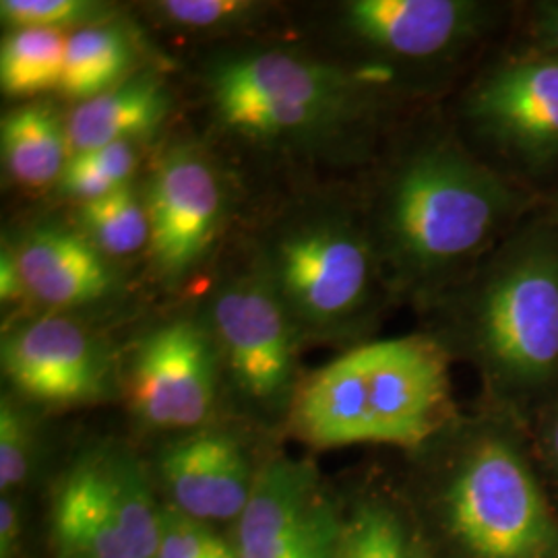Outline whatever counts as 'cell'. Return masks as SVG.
I'll return each mask as SVG.
<instances>
[{
  "instance_id": "obj_1",
  "label": "cell",
  "mask_w": 558,
  "mask_h": 558,
  "mask_svg": "<svg viewBox=\"0 0 558 558\" xmlns=\"http://www.w3.org/2000/svg\"><path fill=\"white\" fill-rule=\"evenodd\" d=\"M518 182L447 137L410 149L383 184L371 226L389 290L439 296L525 218Z\"/></svg>"
},
{
  "instance_id": "obj_2",
  "label": "cell",
  "mask_w": 558,
  "mask_h": 558,
  "mask_svg": "<svg viewBox=\"0 0 558 558\" xmlns=\"http://www.w3.org/2000/svg\"><path fill=\"white\" fill-rule=\"evenodd\" d=\"M449 416V352L428 336L356 345L315 373L292 401L294 433L317 449L420 447Z\"/></svg>"
},
{
  "instance_id": "obj_3",
  "label": "cell",
  "mask_w": 558,
  "mask_h": 558,
  "mask_svg": "<svg viewBox=\"0 0 558 558\" xmlns=\"http://www.w3.org/2000/svg\"><path fill=\"white\" fill-rule=\"evenodd\" d=\"M453 290L459 338L505 398L558 383V230L539 209Z\"/></svg>"
},
{
  "instance_id": "obj_4",
  "label": "cell",
  "mask_w": 558,
  "mask_h": 558,
  "mask_svg": "<svg viewBox=\"0 0 558 558\" xmlns=\"http://www.w3.org/2000/svg\"><path fill=\"white\" fill-rule=\"evenodd\" d=\"M260 274L299 329L341 333L373 317L387 288L373 230L352 214L325 209L281 226Z\"/></svg>"
},
{
  "instance_id": "obj_5",
  "label": "cell",
  "mask_w": 558,
  "mask_h": 558,
  "mask_svg": "<svg viewBox=\"0 0 558 558\" xmlns=\"http://www.w3.org/2000/svg\"><path fill=\"white\" fill-rule=\"evenodd\" d=\"M445 521L470 558H558V523L518 439L480 428L445 484Z\"/></svg>"
},
{
  "instance_id": "obj_6",
  "label": "cell",
  "mask_w": 558,
  "mask_h": 558,
  "mask_svg": "<svg viewBox=\"0 0 558 558\" xmlns=\"http://www.w3.org/2000/svg\"><path fill=\"white\" fill-rule=\"evenodd\" d=\"M207 87L221 126L269 143L327 135L366 108L356 77L281 50L223 57L209 69Z\"/></svg>"
},
{
  "instance_id": "obj_7",
  "label": "cell",
  "mask_w": 558,
  "mask_h": 558,
  "mask_svg": "<svg viewBox=\"0 0 558 558\" xmlns=\"http://www.w3.org/2000/svg\"><path fill=\"white\" fill-rule=\"evenodd\" d=\"M161 519L140 459L126 449L89 451L52 495V557L158 558Z\"/></svg>"
},
{
  "instance_id": "obj_8",
  "label": "cell",
  "mask_w": 558,
  "mask_h": 558,
  "mask_svg": "<svg viewBox=\"0 0 558 558\" xmlns=\"http://www.w3.org/2000/svg\"><path fill=\"white\" fill-rule=\"evenodd\" d=\"M463 117L488 149L519 172L558 166V59L519 48L470 87Z\"/></svg>"
},
{
  "instance_id": "obj_9",
  "label": "cell",
  "mask_w": 558,
  "mask_h": 558,
  "mask_svg": "<svg viewBox=\"0 0 558 558\" xmlns=\"http://www.w3.org/2000/svg\"><path fill=\"white\" fill-rule=\"evenodd\" d=\"M299 331L260 271L228 281L211 300L209 333L232 380L255 403H278L292 389Z\"/></svg>"
},
{
  "instance_id": "obj_10",
  "label": "cell",
  "mask_w": 558,
  "mask_h": 558,
  "mask_svg": "<svg viewBox=\"0 0 558 558\" xmlns=\"http://www.w3.org/2000/svg\"><path fill=\"white\" fill-rule=\"evenodd\" d=\"M343 523L306 459L265 463L236 521L239 558H338Z\"/></svg>"
},
{
  "instance_id": "obj_11",
  "label": "cell",
  "mask_w": 558,
  "mask_h": 558,
  "mask_svg": "<svg viewBox=\"0 0 558 558\" xmlns=\"http://www.w3.org/2000/svg\"><path fill=\"white\" fill-rule=\"evenodd\" d=\"M220 352L197 320L161 325L141 341L129 371L131 408L158 430H197L218 396Z\"/></svg>"
},
{
  "instance_id": "obj_12",
  "label": "cell",
  "mask_w": 558,
  "mask_h": 558,
  "mask_svg": "<svg viewBox=\"0 0 558 558\" xmlns=\"http://www.w3.org/2000/svg\"><path fill=\"white\" fill-rule=\"evenodd\" d=\"M149 257L161 278H186L220 234L226 197L218 172L195 147L161 156L147 195Z\"/></svg>"
},
{
  "instance_id": "obj_13",
  "label": "cell",
  "mask_w": 558,
  "mask_h": 558,
  "mask_svg": "<svg viewBox=\"0 0 558 558\" xmlns=\"http://www.w3.org/2000/svg\"><path fill=\"white\" fill-rule=\"evenodd\" d=\"M2 373L23 398L46 405L94 403L110 391V359L77 320L46 315L2 339Z\"/></svg>"
},
{
  "instance_id": "obj_14",
  "label": "cell",
  "mask_w": 558,
  "mask_h": 558,
  "mask_svg": "<svg viewBox=\"0 0 558 558\" xmlns=\"http://www.w3.org/2000/svg\"><path fill=\"white\" fill-rule=\"evenodd\" d=\"M505 9L478 0H352L343 4V23L385 59L430 62L482 40Z\"/></svg>"
},
{
  "instance_id": "obj_15",
  "label": "cell",
  "mask_w": 558,
  "mask_h": 558,
  "mask_svg": "<svg viewBox=\"0 0 558 558\" xmlns=\"http://www.w3.org/2000/svg\"><path fill=\"white\" fill-rule=\"evenodd\" d=\"M160 478L172 509L203 523L239 521L255 480L240 440L223 430H193L160 456Z\"/></svg>"
},
{
  "instance_id": "obj_16",
  "label": "cell",
  "mask_w": 558,
  "mask_h": 558,
  "mask_svg": "<svg viewBox=\"0 0 558 558\" xmlns=\"http://www.w3.org/2000/svg\"><path fill=\"white\" fill-rule=\"evenodd\" d=\"M27 296L71 308L104 299L114 288L106 255L83 232L41 226L15 248Z\"/></svg>"
},
{
  "instance_id": "obj_17",
  "label": "cell",
  "mask_w": 558,
  "mask_h": 558,
  "mask_svg": "<svg viewBox=\"0 0 558 558\" xmlns=\"http://www.w3.org/2000/svg\"><path fill=\"white\" fill-rule=\"evenodd\" d=\"M168 114V96L149 77L122 81L92 100L81 101L66 117L71 158L120 141L154 133Z\"/></svg>"
},
{
  "instance_id": "obj_18",
  "label": "cell",
  "mask_w": 558,
  "mask_h": 558,
  "mask_svg": "<svg viewBox=\"0 0 558 558\" xmlns=\"http://www.w3.org/2000/svg\"><path fill=\"white\" fill-rule=\"evenodd\" d=\"M0 145L7 172L27 189H44L62 179L71 160L66 122L46 104L9 112L0 126Z\"/></svg>"
},
{
  "instance_id": "obj_19",
  "label": "cell",
  "mask_w": 558,
  "mask_h": 558,
  "mask_svg": "<svg viewBox=\"0 0 558 558\" xmlns=\"http://www.w3.org/2000/svg\"><path fill=\"white\" fill-rule=\"evenodd\" d=\"M133 62V46L119 27L85 25L66 38L60 94L85 101L120 85Z\"/></svg>"
},
{
  "instance_id": "obj_20",
  "label": "cell",
  "mask_w": 558,
  "mask_h": 558,
  "mask_svg": "<svg viewBox=\"0 0 558 558\" xmlns=\"http://www.w3.org/2000/svg\"><path fill=\"white\" fill-rule=\"evenodd\" d=\"M66 38L57 29H11L0 50L2 92L29 98L59 89Z\"/></svg>"
},
{
  "instance_id": "obj_21",
  "label": "cell",
  "mask_w": 558,
  "mask_h": 558,
  "mask_svg": "<svg viewBox=\"0 0 558 558\" xmlns=\"http://www.w3.org/2000/svg\"><path fill=\"white\" fill-rule=\"evenodd\" d=\"M80 220L83 234L106 257H126L149 246L151 228L147 205L129 184L100 199L81 203Z\"/></svg>"
},
{
  "instance_id": "obj_22",
  "label": "cell",
  "mask_w": 558,
  "mask_h": 558,
  "mask_svg": "<svg viewBox=\"0 0 558 558\" xmlns=\"http://www.w3.org/2000/svg\"><path fill=\"white\" fill-rule=\"evenodd\" d=\"M338 558H414L408 534L389 509L368 505L343 523Z\"/></svg>"
},
{
  "instance_id": "obj_23",
  "label": "cell",
  "mask_w": 558,
  "mask_h": 558,
  "mask_svg": "<svg viewBox=\"0 0 558 558\" xmlns=\"http://www.w3.org/2000/svg\"><path fill=\"white\" fill-rule=\"evenodd\" d=\"M36 426L17 399H0V490L13 495L34 470Z\"/></svg>"
},
{
  "instance_id": "obj_24",
  "label": "cell",
  "mask_w": 558,
  "mask_h": 558,
  "mask_svg": "<svg viewBox=\"0 0 558 558\" xmlns=\"http://www.w3.org/2000/svg\"><path fill=\"white\" fill-rule=\"evenodd\" d=\"M106 13L100 2L87 0H2L0 15L11 29H57L94 25Z\"/></svg>"
},
{
  "instance_id": "obj_25",
  "label": "cell",
  "mask_w": 558,
  "mask_h": 558,
  "mask_svg": "<svg viewBox=\"0 0 558 558\" xmlns=\"http://www.w3.org/2000/svg\"><path fill=\"white\" fill-rule=\"evenodd\" d=\"M158 558H239L234 544L226 542L209 523L186 518L166 507L161 519Z\"/></svg>"
},
{
  "instance_id": "obj_26",
  "label": "cell",
  "mask_w": 558,
  "mask_h": 558,
  "mask_svg": "<svg viewBox=\"0 0 558 558\" xmlns=\"http://www.w3.org/2000/svg\"><path fill=\"white\" fill-rule=\"evenodd\" d=\"M253 2L244 0H163L156 4V13L170 25L184 29H211L230 23H240L255 13Z\"/></svg>"
},
{
  "instance_id": "obj_27",
  "label": "cell",
  "mask_w": 558,
  "mask_h": 558,
  "mask_svg": "<svg viewBox=\"0 0 558 558\" xmlns=\"http://www.w3.org/2000/svg\"><path fill=\"white\" fill-rule=\"evenodd\" d=\"M117 189L119 184L108 179L87 156H73L60 179V191L80 203L100 199Z\"/></svg>"
},
{
  "instance_id": "obj_28",
  "label": "cell",
  "mask_w": 558,
  "mask_h": 558,
  "mask_svg": "<svg viewBox=\"0 0 558 558\" xmlns=\"http://www.w3.org/2000/svg\"><path fill=\"white\" fill-rule=\"evenodd\" d=\"M525 48L558 59V0L534 2L525 21Z\"/></svg>"
},
{
  "instance_id": "obj_29",
  "label": "cell",
  "mask_w": 558,
  "mask_h": 558,
  "mask_svg": "<svg viewBox=\"0 0 558 558\" xmlns=\"http://www.w3.org/2000/svg\"><path fill=\"white\" fill-rule=\"evenodd\" d=\"M80 156H87L108 179L117 182L119 186L129 184V180L135 174V168H137V151L133 141H120Z\"/></svg>"
},
{
  "instance_id": "obj_30",
  "label": "cell",
  "mask_w": 558,
  "mask_h": 558,
  "mask_svg": "<svg viewBox=\"0 0 558 558\" xmlns=\"http://www.w3.org/2000/svg\"><path fill=\"white\" fill-rule=\"evenodd\" d=\"M23 544V515L13 495L0 499V558H20Z\"/></svg>"
},
{
  "instance_id": "obj_31",
  "label": "cell",
  "mask_w": 558,
  "mask_h": 558,
  "mask_svg": "<svg viewBox=\"0 0 558 558\" xmlns=\"http://www.w3.org/2000/svg\"><path fill=\"white\" fill-rule=\"evenodd\" d=\"M25 296L27 290L21 276L20 263L15 257V248H4L0 255V299L4 304H13Z\"/></svg>"
},
{
  "instance_id": "obj_32",
  "label": "cell",
  "mask_w": 558,
  "mask_h": 558,
  "mask_svg": "<svg viewBox=\"0 0 558 558\" xmlns=\"http://www.w3.org/2000/svg\"><path fill=\"white\" fill-rule=\"evenodd\" d=\"M539 439H542V447L544 453L550 461L555 474L558 478V398L553 396L546 403V412L542 416V424H539Z\"/></svg>"
},
{
  "instance_id": "obj_33",
  "label": "cell",
  "mask_w": 558,
  "mask_h": 558,
  "mask_svg": "<svg viewBox=\"0 0 558 558\" xmlns=\"http://www.w3.org/2000/svg\"><path fill=\"white\" fill-rule=\"evenodd\" d=\"M542 211L546 214V218L553 221V226L558 230V197L553 201L550 205H546V207H542Z\"/></svg>"
}]
</instances>
